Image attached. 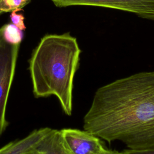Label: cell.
I'll return each mask as SVG.
<instances>
[{
	"label": "cell",
	"instance_id": "7",
	"mask_svg": "<svg viewBox=\"0 0 154 154\" xmlns=\"http://www.w3.org/2000/svg\"><path fill=\"white\" fill-rule=\"evenodd\" d=\"M29 154H70L61 130L53 129L34 147Z\"/></svg>",
	"mask_w": 154,
	"mask_h": 154
},
{
	"label": "cell",
	"instance_id": "1",
	"mask_svg": "<svg viewBox=\"0 0 154 154\" xmlns=\"http://www.w3.org/2000/svg\"><path fill=\"white\" fill-rule=\"evenodd\" d=\"M84 130L131 149L154 147V71L139 72L99 88L84 117Z\"/></svg>",
	"mask_w": 154,
	"mask_h": 154
},
{
	"label": "cell",
	"instance_id": "8",
	"mask_svg": "<svg viewBox=\"0 0 154 154\" xmlns=\"http://www.w3.org/2000/svg\"><path fill=\"white\" fill-rule=\"evenodd\" d=\"M2 37L4 40L13 45L20 44L23 38V32L13 23L2 26Z\"/></svg>",
	"mask_w": 154,
	"mask_h": 154
},
{
	"label": "cell",
	"instance_id": "14",
	"mask_svg": "<svg viewBox=\"0 0 154 154\" xmlns=\"http://www.w3.org/2000/svg\"><path fill=\"white\" fill-rule=\"evenodd\" d=\"M0 1H1V0H0Z\"/></svg>",
	"mask_w": 154,
	"mask_h": 154
},
{
	"label": "cell",
	"instance_id": "11",
	"mask_svg": "<svg viewBox=\"0 0 154 154\" xmlns=\"http://www.w3.org/2000/svg\"><path fill=\"white\" fill-rule=\"evenodd\" d=\"M123 154H154V147L143 149H126L123 151Z\"/></svg>",
	"mask_w": 154,
	"mask_h": 154
},
{
	"label": "cell",
	"instance_id": "9",
	"mask_svg": "<svg viewBox=\"0 0 154 154\" xmlns=\"http://www.w3.org/2000/svg\"><path fill=\"white\" fill-rule=\"evenodd\" d=\"M30 1L31 0H1L0 14L6 12L19 11Z\"/></svg>",
	"mask_w": 154,
	"mask_h": 154
},
{
	"label": "cell",
	"instance_id": "3",
	"mask_svg": "<svg viewBox=\"0 0 154 154\" xmlns=\"http://www.w3.org/2000/svg\"><path fill=\"white\" fill-rule=\"evenodd\" d=\"M20 44L7 42L0 38V136L8 125L6 108L10 90L13 81Z\"/></svg>",
	"mask_w": 154,
	"mask_h": 154
},
{
	"label": "cell",
	"instance_id": "13",
	"mask_svg": "<svg viewBox=\"0 0 154 154\" xmlns=\"http://www.w3.org/2000/svg\"><path fill=\"white\" fill-rule=\"evenodd\" d=\"M2 31H3V28L2 26L1 28H0V38H1V35H2Z\"/></svg>",
	"mask_w": 154,
	"mask_h": 154
},
{
	"label": "cell",
	"instance_id": "12",
	"mask_svg": "<svg viewBox=\"0 0 154 154\" xmlns=\"http://www.w3.org/2000/svg\"><path fill=\"white\" fill-rule=\"evenodd\" d=\"M99 154H123V152H119L115 150H108L106 149H103L101 152Z\"/></svg>",
	"mask_w": 154,
	"mask_h": 154
},
{
	"label": "cell",
	"instance_id": "4",
	"mask_svg": "<svg viewBox=\"0 0 154 154\" xmlns=\"http://www.w3.org/2000/svg\"><path fill=\"white\" fill-rule=\"evenodd\" d=\"M57 7L73 5L101 7L132 13L154 21V0H51Z\"/></svg>",
	"mask_w": 154,
	"mask_h": 154
},
{
	"label": "cell",
	"instance_id": "2",
	"mask_svg": "<svg viewBox=\"0 0 154 154\" xmlns=\"http://www.w3.org/2000/svg\"><path fill=\"white\" fill-rule=\"evenodd\" d=\"M81 52L76 38L69 32L47 34L41 38L29 60L34 96H56L69 116L72 112L73 80Z\"/></svg>",
	"mask_w": 154,
	"mask_h": 154
},
{
	"label": "cell",
	"instance_id": "10",
	"mask_svg": "<svg viewBox=\"0 0 154 154\" xmlns=\"http://www.w3.org/2000/svg\"><path fill=\"white\" fill-rule=\"evenodd\" d=\"M17 11H13L11 12L10 17L11 23L17 26L22 31H24L26 29V26L24 23L25 17L21 13H17Z\"/></svg>",
	"mask_w": 154,
	"mask_h": 154
},
{
	"label": "cell",
	"instance_id": "6",
	"mask_svg": "<svg viewBox=\"0 0 154 154\" xmlns=\"http://www.w3.org/2000/svg\"><path fill=\"white\" fill-rule=\"evenodd\" d=\"M51 129L48 127L35 129L23 138L11 141L4 146L0 149V154H29Z\"/></svg>",
	"mask_w": 154,
	"mask_h": 154
},
{
	"label": "cell",
	"instance_id": "5",
	"mask_svg": "<svg viewBox=\"0 0 154 154\" xmlns=\"http://www.w3.org/2000/svg\"><path fill=\"white\" fill-rule=\"evenodd\" d=\"M61 132L70 154H99L104 149L99 137L85 130L67 128Z\"/></svg>",
	"mask_w": 154,
	"mask_h": 154
}]
</instances>
